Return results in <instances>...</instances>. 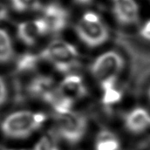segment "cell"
Listing matches in <instances>:
<instances>
[{"label":"cell","mask_w":150,"mask_h":150,"mask_svg":"<svg viewBox=\"0 0 150 150\" xmlns=\"http://www.w3.org/2000/svg\"><path fill=\"white\" fill-rule=\"evenodd\" d=\"M87 122L82 115L70 111L58 115V132L69 144H77L85 136Z\"/></svg>","instance_id":"5b68a950"},{"label":"cell","mask_w":150,"mask_h":150,"mask_svg":"<svg viewBox=\"0 0 150 150\" xmlns=\"http://www.w3.org/2000/svg\"><path fill=\"white\" fill-rule=\"evenodd\" d=\"M140 33L144 39L150 40V19L144 23L140 30Z\"/></svg>","instance_id":"d6986e66"},{"label":"cell","mask_w":150,"mask_h":150,"mask_svg":"<svg viewBox=\"0 0 150 150\" xmlns=\"http://www.w3.org/2000/svg\"><path fill=\"white\" fill-rule=\"evenodd\" d=\"M76 3H78L79 4H82V5H86V4H90L92 0H74Z\"/></svg>","instance_id":"44dd1931"},{"label":"cell","mask_w":150,"mask_h":150,"mask_svg":"<svg viewBox=\"0 0 150 150\" xmlns=\"http://www.w3.org/2000/svg\"><path fill=\"white\" fill-rule=\"evenodd\" d=\"M7 150H26V149H9Z\"/></svg>","instance_id":"7402d4cb"},{"label":"cell","mask_w":150,"mask_h":150,"mask_svg":"<svg viewBox=\"0 0 150 150\" xmlns=\"http://www.w3.org/2000/svg\"><path fill=\"white\" fill-rule=\"evenodd\" d=\"M149 98H150V88L149 90Z\"/></svg>","instance_id":"603a6c76"},{"label":"cell","mask_w":150,"mask_h":150,"mask_svg":"<svg viewBox=\"0 0 150 150\" xmlns=\"http://www.w3.org/2000/svg\"><path fill=\"white\" fill-rule=\"evenodd\" d=\"M47 117L41 111L20 110L7 115L1 123V131L12 140H22L33 136L45 123Z\"/></svg>","instance_id":"6da1fadb"},{"label":"cell","mask_w":150,"mask_h":150,"mask_svg":"<svg viewBox=\"0 0 150 150\" xmlns=\"http://www.w3.org/2000/svg\"><path fill=\"white\" fill-rule=\"evenodd\" d=\"M124 67L123 57L116 51L110 50L102 53L91 66V72L100 83L108 79L117 78Z\"/></svg>","instance_id":"3957f363"},{"label":"cell","mask_w":150,"mask_h":150,"mask_svg":"<svg viewBox=\"0 0 150 150\" xmlns=\"http://www.w3.org/2000/svg\"><path fill=\"white\" fill-rule=\"evenodd\" d=\"M11 6L17 12H27L42 9L40 0H11Z\"/></svg>","instance_id":"9a60e30c"},{"label":"cell","mask_w":150,"mask_h":150,"mask_svg":"<svg viewBox=\"0 0 150 150\" xmlns=\"http://www.w3.org/2000/svg\"><path fill=\"white\" fill-rule=\"evenodd\" d=\"M80 40L90 48H96L108 41L110 36L108 28L103 20L87 21L80 19L74 28Z\"/></svg>","instance_id":"277c9868"},{"label":"cell","mask_w":150,"mask_h":150,"mask_svg":"<svg viewBox=\"0 0 150 150\" xmlns=\"http://www.w3.org/2000/svg\"><path fill=\"white\" fill-rule=\"evenodd\" d=\"M120 148L118 138L109 131H102L96 137L95 150H119Z\"/></svg>","instance_id":"4fadbf2b"},{"label":"cell","mask_w":150,"mask_h":150,"mask_svg":"<svg viewBox=\"0 0 150 150\" xmlns=\"http://www.w3.org/2000/svg\"><path fill=\"white\" fill-rule=\"evenodd\" d=\"M43 18L48 22L50 33H59L68 24V12L60 4L51 3L42 7Z\"/></svg>","instance_id":"ba28073f"},{"label":"cell","mask_w":150,"mask_h":150,"mask_svg":"<svg viewBox=\"0 0 150 150\" xmlns=\"http://www.w3.org/2000/svg\"><path fill=\"white\" fill-rule=\"evenodd\" d=\"M8 98V89L7 83L1 76H0V107L6 103Z\"/></svg>","instance_id":"e0dca14e"},{"label":"cell","mask_w":150,"mask_h":150,"mask_svg":"<svg viewBox=\"0 0 150 150\" xmlns=\"http://www.w3.org/2000/svg\"><path fill=\"white\" fill-rule=\"evenodd\" d=\"M112 11L119 23L124 25H132L137 23L140 9L136 0H111Z\"/></svg>","instance_id":"52a82bcc"},{"label":"cell","mask_w":150,"mask_h":150,"mask_svg":"<svg viewBox=\"0 0 150 150\" xmlns=\"http://www.w3.org/2000/svg\"><path fill=\"white\" fill-rule=\"evenodd\" d=\"M58 91L63 96L74 102L84 98L87 93L82 79L76 74L67 75L61 83Z\"/></svg>","instance_id":"9c48e42d"},{"label":"cell","mask_w":150,"mask_h":150,"mask_svg":"<svg viewBox=\"0 0 150 150\" xmlns=\"http://www.w3.org/2000/svg\"><path fill=\"white\" fill-rule=\"evenodd\" d=\"M125 125L131 132H143L150 127L149 112L144 108H135L127 115L125 118Z\"/></svg>","instance_id":"30bf717a"},{"label":"cell","mask_w":150,"mask_h":150,"mask_svg":"<svg viewBox=\"0 0 150 150\" xmlns=\"http://www.w3.org/2000/svg\"><path fill=\"white\" fill-rule=\"evenodd\" d=\"M36 150H58L55 144L49 140L48 139H43L37 144Z\"/></svg>","instance_id":"ac0fdd59"},{"label":"cell","mask_w":150,"mask_h":150,"mask_svg":"<svg viewBox=\"0 0 150 150\" xmlns=\"http://www.w3.org/2000/svg\"><path fill=\"white\" fill-rule=\"evenodd\" d=\"M41 57L51 63L59 72L67 73L78 65L79 52L70 43L57 40L43 50Z\"/></svg>","instance_id":"7a4b0ae2"},{"label":"cell","mask_w":150,"mask_h":150,"mask_svg":"<svg viewBox=\"0 0 150 150\" xmlns=\"http://www.w3.org/2000/svg\"><path fill=\"white\" fill-rule=\"evenodd\" d=\"M17 36L27 46L34 45L40 37L50 33L49 23L43 17L36 20H27L18 24Z\"/></svg>","instance_id":"8992f818"},{"label":"cell","mask_w":150,"mask_h":150,"mask_svg":"<svg viewBox=\"0 0 150 150\" xmlns=\"http://www.w3.org/2000/svg\"><path fill=\"white\" fill-rule=\"evenodd\" d=\"M39 61V57L33 53L26 52L20 57L17 62V69L20 72H26L33 70L36 68Z\"/></svg>","instance_id":"2e32d148"},{"label":"cell","mask_w":150,"mask_h":150,"mask_svg":"<svg viewBox=\"0 0 150 150\" xmlns=\"http://www.w3.org/2000/svg\"><path fill=\"white\" fill-rule=\"evenodd\" d=\"M13 55L12 40L6 30L0 28V64L10 62Z\"/></svg>","instance_id":"5bb4252c"},{"label":"cell","mask_w":150,"mask_h":150,"mask_svg":"<svg viewBox=\"0 0 150 150\" xmlns=\"http://www.w3.org/2000/svg\"><path fill=\"white\" fill-rule=\"evenodd\" d=\"M9 18L8 7L5 4L0 3V22H4Z\"/></svg>","instance_id":"ffe728a7"},{"label":"cell","mask_w":150,"mask_h":150,"mask_svg":"<svg viewBox=\"0 0 150 150\" xmlns=\"http://www.w3.org/2000/svg\"><path fill=\"white\" fill-rule=\"evenodd\" d=\"M57 90V88H55L52 79L44 76H40L33 79L28 86L30 95L36 98H40L48 103Z\"/></svg>","instance_id":"8fae6325"},{"label":"cell","mask_w":150,"mask_h":150,"mask_svg":"<svg viewBox=\"0 0 150 150\" xmlns=\"http://www.w3.org/2000/svg\"><path fill=\"white\" fill-rule=\"evenodd\" d=\"M116 79L112 78L101 82V87L103 91L102 101L105 106H113L122 98V93L115 86Z\"/></svg>","instance_id":"7c38bea8"}]
</instances>
